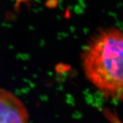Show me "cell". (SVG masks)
Wrapping results in <instances>:
<instances>
[{
  "label": "cell",
  "instance_id": "6da1fadb",
  "mask_svg": "<svg viewBox=\"0 0 123 123\" xmlns=\"http://www.w3.org/2000/svg\"><path fill=\"white\" fill-rule=\"evenodd\" d=\"M81 61L87 79L106 98L123 101V31L99 30L84 48Z\"/></svg>",
  "mask_w": 123,
  "mask_h": 123
},
{
  "label": "cell",
  "instance_id": "7a4b0ae2",
  "mask_svg": "<svg viewBox=\"0 0 123 123\" xmlns=\"http://www.w3.org/2000/svg\"><path fill=\"white\" fill-rule=\"evenodd\" d=\"M0 123H30L23 103L16 96L0 88Z\"/></svg>",
  "mask_w": 123,
  "mask_h": 123
},
{
  "label": "cell",
  "instance_id": "3957f363",
  "mask_svg": "<svg viewBox=\"0 0 123 123\" xmlns=\"http://www.w3.org/2000/svg\"><path fill=\"white\" fill-rule=\"evenodd\" d=\"M57 4V0H48L46 5L49 7H55Z\"/></svg>",
  "mask_w": 123,
  "mask_h": 123
},
{
  "label": "cell",
  "instance_id": "277c9868",
  "mask_svg": "<svg viewBox=\"0 0 123 123\" xmlns=\"http://www.w3.org/2000/svg\"><path fill=\"white\" fill-rule=\"evenodd\" d=\"M16 1H17L18 4H19V3H20L21 2H22V1H25L26 0H16Z\"/></svg>",
  "mask_w": 123,
  "mask_h": 123
}]
</instances>
